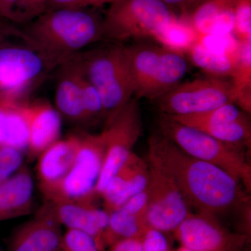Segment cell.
<instances>
[{
    "label": "cell",
    "mask_w": 251,
    "mask_h": 251,
    "mask_svg": "<svg viewBox=\"0 0 251 251\" xmlns=\"http://www.w3.org/2000/svg\"><path fill=\"white\" fill-rule=\"evenodd\" d=\"M148 160L173 178L188 204L200 214L216 218L250 202L239 180L190 156L161 133L149 139Z\"/></svg>",
    "instance_id": "cell-1"
},
{
    "label": "cell",
    "mask_w": 251,
    "mask_h": 251,
    "mask_svg": "<svg viewBox=\"0 0 251 251\" xmlns=\"http://www.w3.org/2000/svg\"><path fill=\"white\" fill-rule=\"evenodd\" d=\"M23 36L49 64H64L103 37L102 21L85 9H50L25 25Z\"/></svg>",
    "instance_id": "cell-2"
},
{
    "label": "cell",
    "mask_w": 251,
    "mask_h": 251,
    "mask_svg": "<svg viewBox=\"0 0 251 251\" xmlns=\"http://www.w3.org/2000/svg\"><path fill=\"white\" fill-rule=\"evenodd\" d=\"M160 133L190 156L219 167L239 180L247 191L251 189V167L244 148L213 138L204 132L172 120L161 114Z\"/></svg>",
    "instance_id": "cell-3"
},
{
    "label": "cell",
    "mask_w": 251,
    "mask_h": 251,
    "mask_svg": "<svg viewBox=\"0 0 251 251\" xmlns=\"http://www.w3.org/2000/svg\"><path fill=\"white\" fill-rule=\"evenodd\" d=\"M86 77L98 91L106 120L134 95V83L125 46H109L81 59Z\"/></svg>",
    "instance_id": "cell-4"
},
{
    "label": "cell",
    "mask_w": 251,
    "mask_h": 251,
    "mask_svg": "<svg viewBox=\"0 0 251 251\" xmlns=\"http://www.w3.org/2000/svg\"><path fill=\"white\" fill-rule=\"evenodd\" d=\"M102 20L103 37L115 41L156 39L176 19L162 0H117Z\"/></svg>",
    "instance_id": "cell-5"
},
{
    "label": "cell",
    "mask_w": 251,
    "mask_h": 251,
    "mask_svg": "<svg viewBox=\"0 0 251 251\" xmlns=\"http://www.w3.org/2000/svg\"><path fill=\"white\" fill-rule=\"evenodd\" d=\"M235 100L232 80L209 75L179 83L156 101L163 115L186 116L209 111L226 104H235Z\"/></svg>",
    "instance_id": "cell-6"
},
{
    "label": "cell",
    "mask_w": 251,
    "mask_h": 251,
    "mask_svg": "<svg viewBox=\"0 0 251 251\" xmlns=\"http://www.w3.org/2000/svg\"><path fill=\"white\" fill-rule=\"evenodd\" d=\"M106 148L104 130L80 137L75 161L54 196L47 202L95 203Z\"/></svg>",
    "instance_id": "cell-7"
},
{
    "label": "cell",
    "mask_w": 251,
    "mask_h": 251,
    "mask_svg": "<svg viewBox=\"0 0 251 251\" xmlns=\"http://www.w3.org/2000/svg\"><path fill=\"white\" fill-rule=\"evenodd\" d=\"M139 99L132 98L113 117L104 128L106 148L97 193L99 198L110 180L126 161L143 131Z\"/></svg>",
    "instance_id": "cell-8"
},
{
    "label": "cell",
    "mask_w": 251,
    "mask_h": 251,
    "mask_svg": "<svg viewBox=\"0 0 251 251\" xmlns=\"http://www.w3.org/2000/svg\"><path fill=\"white\" fill-rule=\"evenodd\" d=\"M148 162L149 227L165 234L173 232L191 214L190 205L173 178L153 162Z\"/></svg>",
    "instance_id": "cell-9"
},
{
    "label": "cell",
    "mask_w": 251,
    "mask_h": 251,
    "mask_svg": "<svg viewBox=\"0 0 251 251\" xmlns=\"http://www.w3.org/2000/svg\"><path fill=\"white\" fill-rule=\"evenodd\" d=\"M175 239L190 251H240L250 236L225 228L216 217L191 214L174 232Z\"/></svg>",
    "instance_id": "cell-10"
},
{
    "label": "cell",
    "mask_w": 251,
    "mask_h": 251,
    "mask_svg": "<svg viewBox=\"0 0 251 251\" xmlns=\"http://www.w3.org/2000/svg\"><path fill=\"white\" fill-rule=\"evenodd\" d=\"M168 117L197 128L220 141L241 148L251 147V128L248 113L235 104H226L196 115Z\"/></svg>",
    "instance_id": "cell-11"
},
{
    "label": "cell",
    "mask_w": 251,
    "mask_h": 251,
    "mask_svg": "<svg viewBox=\"0 0 251 251\" xmlns=\"http://www.w3.org/2000/svg\"><path fill=\"white\" fill-rule=\"evenodd\" d=\"M48 64L29 46L0 49V97L18 102L19 94L41 76Z\"/></svg>",
    "instance_id": "cell-12"
},
{
    "label": "cell",
    "mask_w": 251,
    "mask_h": 251,
    "mask_svg": "<svg viewBox=\"0 0 251 251\" xmlns=\"http://www.w3.org/2000/svg\"><path fill=\"white\" fill-rule=\"evenodd\" d=\"M241 43L232 34H198L186 52L194 65L212 76H231L240 54Z\"/></svg>",
    "instance_id": "cell-13"
},
{
    "label": "cell",
    "mask_w": 251,
    "mask_h": 251,
    "mask_svg": "<svg viewBox=\"0 0 251 251\" xmlns=\"http://www.w3.org/2000/svg\"><path fill=\"white\" fill-rule=\"evenodd\" d=\"M37 214L50 218L67 229L88 234L105 250L103 236L108 227L110 214L97 206L95 203L46 201Z\"/></svg>",
    "instance_id": "cell-14"
},
{
    "label": "cell",
    "mask_w": 251,
    "mask_h": 251,
    "mask_svg": "<svg viewBox=\"0 0 251 251\" xmlns=\"http://www.w3.org/2000/svg\"><path fill=\"white\" fill-rule=\"evenodd\" d=\"M80 143V136L72 135L57 140L38 156L36 175L39 188L46 201L54 196L70 171Z\"/></svg>",
    "instance_id": "cell-15"
},
{
    "label": "cell",
    "mask_w": 251,
    "mask_h": 251,
    "mask_svg": "<svg viewBox=\"0 0 251 251\" xmlns=\"http://www.w3.org/2000/svg\"><path fill=\"white\" fill-rule=\"evenodd\" d=\"M150 179L148 162L132 152L100 195L103 209L108 214L117 210L130 198L145 191Z\"/></svg>",
    "instance_id": "cell-16"
},
{
    "label": "cell",
    "mask_w": 251,
    "mask_h": 251,
    "mask_svg": "<svg viewBox=\"0 0 251 251\" xmlns=\"http://www.w3.org/2000/svg\"><path fill=\"white\" fill-rule=\"evenodd\" d=\"M237 0H194L186 8L188 24L198 34H232Z\"/></svg>",
    "instance_id": "cell-17"
},
{
    "label": "cell",
    "mask_w": 251,
    "mask_h": 251,
    "mask_svg": "<svg viewBox=\"0 0 251 251\" xmlns=\"http://www.w3.org/2000/svg\"><path fill=\"white\" fill-rule=\"evenodd\" d=\"M148 188L130 198L117 210L110 213L108 227L103 236L105 248L120 239L140 238L149 226L147 221Z\"/></svg>",
    "instance_id": "cell-18"
},
{
    "label": "cell",
    "mask_w": 251,
    "mask_h": 251,
    "mask_svg": "<svg viewBox=\"0 0 251 251\" xmlns=\"http://www.w3.org/2000/svg\"><path fill=\"white\" fill-rule=\"evenodd\" d=\"M23 109L29 130L28 156L38 158L44 150L59 140L62 127L60 114L45 101L23 104Z\"/></svg>",
    "instance_id": "cell-19"
},
{
    "label": "cell",
    "mask_w": 251,
    "mask_h": 251,
    "mask_svg": "<svg viewBox=\"0 0 251 251\" xmlns=\"http://www.w3.org/2000/svg\"><path fill=\"white\" fill-rule=\"evenodd\" d=\"M61 226L53 219L37 214L14 231L8 251H59L63 236Z\"/></svg>",
    "instance_id": "cell-20"
},
{
    "label": "cell",
    "mask_w": 251,
    "mask_h": 251,
    "mask_svg": "<svg viewBox=\"0 0 251 251\" xmlns=\"http://www.w3.org/2000/svg\"><path fill=\"white\" fill-rule=\"evenodd\" d=\"M34 181L30 172L22 167L0 184V221L16 219L30 213Z\"/></svg>",
    "instance_id": "cell-21"
},
{
    "label": "cell",
    "mask_w": 251,
    "mask_h": 251,
    "mask_svg": "<svg viewBox=\"0 0 251 251\" xmlns=\"http://www.w3.org/2000/svg\"><path fill=\"white\" fill-rule=\"evenodd\" d=\"M62 64L64 68L55 92L57 111L72 121H87L81 94L82 62L72 57Z\"/></svg>",
    "instance_id": "cell-22"
},
{
    "label": "cell",
    "mask_w": 251,
    "mask_h": 251,
    "mask_svg": "<svg viewBox=\"0 0 251 251\" xmlns=\"http://www.w3.org/2000/svg\"><path fill=\"white\" fill-rule=\"evenodd\" d=\"M187 71V62L182 52L163 47L156 72L142 98L156 100L180 83Z\"/></svg>",
    "instance_id": "cell-23"
},
{
    "label": "cell",
    "mask_w": 251,
    "mask_h": 251,
    "mask_svg": "<svg viewBox=\"0 0 251 251\" xmlns=\"http://www.w3.org/2000/svg\"><path fill=\"white\" fill-rule=\"evenodd\" d=\"M163 49L161 45L149 43H140L126 47L134 83L135 98L143 97L156 72Z\"/></svg>",
    "instance_id": "cell-24"
},
{
    "label": "cell",
    "mask_w": 251,
    "mask_h": 251,
    "mask_svg": "<svg viewBox=\"0 0 251 251\" xmlns=\"http://www.w3.org/2000/svg\"><path fill=\"white\" fill-rule=\"evenodd\" d=\"M230 77L235 90V105L247 113H251V41L241 43L239 60Z\"/></svg>",
    "instance_id": "cell-25"
},
{
    "label": "cell",
    "mask_w": 251,
    "mask_h": 251,
    "mask_svg": "<svg viewBox=\"0 0 251 251\" xmlns=\"http://www.w3.org/2000/svg\"><path fill=\"white\" fill-rule=\"evenodd\" d=\"M198 34L188 23L176 19L155 39L160 45L178 52L187 51L196 42Z\"/></svg>",
    "instance_id": "cell-26"
},
{
    "label": "cell",
    "mask_w": 251,
    "mask_h": 251,
    "mask_svg": "<svg viewBox=\"0 0 251 251\" xmlns=\"http://www.w3.org/2000/svg\"><path fill=\"white\" fill-rule=\"evenodd\" d=\"M232 34L242 44L251 41V0H237Z\"/></svg>",
    "instance_id": "cell-27"
},
{
    "label": "cell",
    "mask_w": 251,
    "mask_h": 251,
    "mask_svg": "<svg viewBox=\"0 0 251 251\" xmlns=\"http://www.w3.org/2000/svg\"><path fill=\"white\" fill-rule=\"evenodd\" d=\"M80 85L82 104L87 120H91L97 117L105 116L103 104L98 91L86 77L84 70L81 76Z\"/></svg>",
    "instance_id": "cell-28"
},
{
    "label": "cell",
    "mask_w": 251,
    "mask_h": 251,
    "mask_svg": "<svg viewBox=\"0 0 251 251\" xmlns=\"http://www.w3.org/2000/svg\"><path fill=\"white\" fill-rule=\"evenodd\" d=\"M59 251H104L88 234L67 229L63 234Z\"/></svg>",
    "instance_id": "cell-29"
},
{
    "label": "cell",
    "mask_w": 251,
    "mask_h": 251,
    "mask_svg": "<svg viewBox=\"0 0 251 251\" xmlns=\"http://www.w3.org/2000/svg\"><path fill=\"white\" fill-rule=\"evenodd\" d=\"M23 151L9 146H0V184L22 168Z\"/></svg>",
    "instance_id": "cell-30"
},
{
    "label": "cell",
    "mask_w": 251,
    "mask_h": 251,
    "mask_svg": "<svg viewBox=\"0 0 251 251\" xmlns=\"http://www.w3.org/2000/svg\"><path fill=\"white\" fill-rule=\"evenodd\" d=\"M48 10V0H23L18 23L26 25L44 14Z\"/></svg>",
    "instance_id": "cell-31"
},
{
    "label": "cell",
    "mask_w": 251,
    "mask_h": 251,
    "mask_svg": "<svg viewBox=\"0 0 251 251\" xmlns=\"http://www.w3.org/2000/svg\"><path fill=\"white\" fill-rule=\"evenodd\" d=\"M142 251H171L165 233L148 227L141 239Z\"/></svg>",
    "instance_id": "cell-32"
},
{
    "label": "cell",
    "mask_w": 251,
    "mask_h": 251,
    "mask_svg": "<svg viewBox=\"0 0 251 251\" xmlns=\"http://www.w3.org/2000/svg\"><path fill=\"white\" fill-rule=\"evenodd\" d=\"M117 0H48V10L67 9H85L111 4Z\"/></svg>",
    "instance_id": "cell-33"
},
{
    "label": "cell",
    "mask_w": 251,
    "mask_h": 251,
    "mask_svg": "<svg viewBox=\"0 0 251 251\" xmlns=\"http://www.w3.org/2000/svg\"><path fill=\"white\" fill-rule=\"evenodd\" d=\"M23 3V0H0V16L17 23Z\"/></svg>",
    "instance_id": "cell-34"
},
{
    "label": "cell",
    "mask_w": 251,
    "mask_h": 251,
    "mask_svg": "<svg viewBox=\"0 0 251 251\" xmlns=\"http://www.w3.org/2000/svg\"><path fill=\"white\" fill-rule=\"evenodd\" d=\"M13 103L15 101L0 97V146H6L8 111Z\"/></svg>",
    "instance_id": "cell-35"
},
{
    "label": "cell",
    "mask_w": 251,
    "mask_h": 251,
    "mask_svg": "<svg viewBox=\"0 0 251 251\" xmlns=\"http://www.w3.org/2000/svg\"><path fill=\"white\" fill-rule=\"evenodd\" d=\"M108 251H139L141 249L140 238L120 239L111 244Z\"/></svg>",
    "instance_id": "cell-36"
},
{
    "label": "cell",
    "mask_w": 251,
    "mask_h": 251,
    "mask_svg": "<svg viewBox=\"0 0 251 251\" xmlns=\"http://www.w3.org/2000/svg\"><path fill=\"white\" fill-rule=\"evenodd\" d=\"M175 251H190L189 250H188L187 249H186V248L182 247V246H181L179 248V249H176V250H175Z\"/></svg>",
    "instance_id": "cell-37"
},
{
    "label": "cell",
    "mask_w": 251,
    "mask_h": 251,
    "mask_svg": "<svg viewBox=\"0 0 251 251\" xmlns=\"http://www.w3.org/2000/svg\"><path fill=\"white\" fill-rule=\"evenodd\" d=\"M139 251H142V246H141V249H140V250Z\"/></svg>",
    "instance_id": "cell-38"
},
{
    "label": "cell",
    "mask_w": 251,
    "mask_h": 251,
    "mask_svg": "<svg viewBox=\"0 0 251 251\" xmlns=\"http://www.w3.org/2000/svg\"><path fill=\"white\" fill-rule=\"evenodd\" d=\"M0 251H1V250H0Z\"/></svg>",
    "instance_id": "cell-39"
}]
</instances>
